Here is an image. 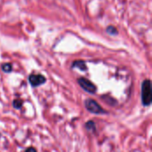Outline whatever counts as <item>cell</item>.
<instances>
[{"label": "cell", "instance_id": "obj_6", "mask_svg": "<svg viewBox=\"0 0 152 152\" xmlns=\"http://www.w3.org/2000/svg\"><path fill=\"white\" fill-rule=\"evenodd\" d=\"M85 128L87 131L92 132H95V131H96V125H95L94 122L92 120L85 123Z\"/></svg>", "mask_w": 152, "mask_h": 152}, {"label": "cell", "instance_id": "obj_7", "mask_svg": "<svg viewBox=\"0 0 152 152\" xmlns=\"http://www.w3.org/2000/svg\"><path fill=\"white\" fill-rule=\"evenodd\" d=\"M22 104H23L22 100H21V99H19V98L14 100V101H13V106H14V108L16 109H21V108L22 107Z\"/></svg>", "mask_w": 152, "mask_h": 152}, {"label": "cell", "instance_id": "obj_9", "mask_svg": "<svg viewBox=\"0 0 152 152\" xmlns=\"http://www.w3.org/2000/svg\"><path fill=\"white\" fill-rule=\"evenodd\" d=\"M107 32L109 33V34H111V35H116V34H117V29H116L115 27H113V26H109V27L107 28Z\"/></svg>", "mask_w": 152, "mask_h": 152}, {"label": "cell", "instance_id": "obj_10", "mask_svg": "<svg viewBox=\"0 0 152 152\" xmlns=\"http://www.w3.org/2000/svg\"><path fill=\"white\" fill-rule=\"evenodd\" d=\"M25 152H37V149L33 147H30L25 150Z\"/></svg>", "mask_w": 152, "mask_h": 152}, {"label": "cell", "instance_id": "obj_4", "mask_svg": "<svg viewBox=\"0 0 152 152\" xmlns=\"http://www.w3.org/2000/svg\"><path fill=\"white\" fill-rule=\"evenodd\" d=\"M46 81V77L41 74H31L29 77V82L33 87L39 86L43 84H45Z\"/></svg>", "mask_w": 152, "mask_h": 152}, {"label": "cell", "instance_id": "obj_2", "mask_svg": "<svg viewBox=\"0 0 152 152\" xmlns=\"http://www.w3.org/2000/svg\"><path fill=\"white\" fill-rule=\"evenodd\" d=\"M85 109L93 113V114H106L107 111L94 100L93 99H86L85 101Z\"/></svg>", "mask_w": 152, "mask_h": 152}, {"label": "cell", "instance_id": "obj_5", "mask_svg": "<svg viewBox=\"0 0 152 152\" xmlns=\"http://www.w3.org/2000/svg\"><path fill=\"white\" fill-rule=\"evenodd\" d=\"M72 68H78L79 69L85 71L87 69L86 68V65H85V62L84 61H81V60H78V61H75L73 63H72Z\"/></svg>", "mask_w": 152, "mask_h": 152}, {"label": "cell", "instance_id": "obj_1", "mask_svg": "<svg viewBox=\"0 0 152 152\" xmlns=\"http://www.w3.org/2000/svg\"><path fill=\"white\" fill-rule=\"evenodd\" d=\"M152 101L151 84L149 79H145L141 85V101L144 106L150 105Z\"/></svg>", "mask_w": 152, "mask_h": 152}, {"label": "cell", "instance_id": "obj_8", "mask_svg": "<svg viewBox=\"0 0 152 152\" xmlns=\"http://www.w3.org/2000/svg\"><path fill=\"white\" fill-rule=\"evenodd\" d=\"M13 69V66L10 63H5L2 65V70L6 73H10Z\"/></svg>", "mask_w": 152, "mask_h": 152}, {"label": "cell", "instance_id": "obj_3", "mask_svg": "<svg viewBox=\"0 0 152 152\" xmlns=\"http://www.w3.org/2000/svg\"><path fill=\"white\" fill-rule=\"evenodd\" d=\"M77 83L83 90H85V92H87L89 93L93 94L97 91L96 85L93 82H91L90 80H88L85 77H79L77 79Z\"/></svg>", "mask_w": 152, "mask_h": 152}]
</instances>
